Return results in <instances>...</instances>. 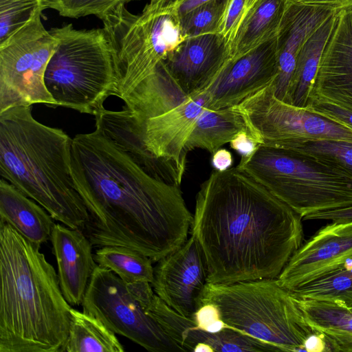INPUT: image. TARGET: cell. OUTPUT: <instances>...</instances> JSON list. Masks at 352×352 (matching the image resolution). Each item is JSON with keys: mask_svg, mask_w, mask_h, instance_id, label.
I'll use <instances>...</instances> for the list:
<instances>
[{"mask_svg": "<svg viewBox=\"0 0 352 352\" xmlns=\"http://www.w3.org/2000/svg\"><path fill=\"white\" fill-rule=\"evenodd\" d=\"M95 130L72 140L71 169L89 214L93 246L131 248L158 262L187 241L193 214L184 174L148 151L129 111L104 109Z\"/></svg>", "mask_w": 352, "mask_h": 352, "instance_id": "1", "label": "cell"}, {"mask_svg": "<svg viewBox=\"0 0 352 352\" xmlns=\"http://www.w3.org/2000/svg\"><path fill=\"white\" fill-rule=\"evenodd\" d=\"M190 229L219 284L277 278L304 236L302 217L237 166L201 184Z\"/></svg>", "mask_w": 352, "mask_h": 352, "instance_id": "2", "label": "cell"}, {"mask_svg": "<svg viewBox=\"0 0 352 352\" xmlns=\"http://www.w3.org/2000/svg\"><path fill=\"white\" fill-rule=\"evenodd\" d=\"M40 248L0 223V352L65 351L72 307Z\"/></svg>", "mask_w": 352, "mask_h": 352, "instance_id": "3", "label": "cell"}, {"mask_svg": "<svg viewBox=\"0 0 352 352\" xmlns=\"http://www.w3.org/2000/svg\"><path fill=\"white\" fill-rule=\"evenodd\" d=\"M69 136L36 120L30 107L0 113V175L57 221L82 231L87 208L71 169Z\"/></svg>", "mask_w": 352, "mask_h": 352, "instance_id": "4", "label": "cell"}, {"mask_svg": "<svg viewBox=\"0 0 352 352\" xmlns=\"http://www.w3.org/2000/svg\"><path fill=\"white\" fill-rule=\"evenodd\" d=\"M57 45L45 73L56 105L96 116L117 95L116 54L104 28L77 30L72 23L50 30Z\"/></svg>", "mask_w": 352, "mask_h": 352, "instance_id": "5", "label": "cell"}, {"mask_svg": "<svg viewBox=\"0 0 352 352\" xmlns=\"http://www.w3.org/2000/svg\"><path fill=\"white\" fill-rule=\"evenodd\" d=\"M214 304L230 328L276 347L278 351H305V342L316 333L293 293L276 279L230 284L207 283L201 305Z\"/></svg>", "mask_w": 352, "mask_h": 352, "instance_id": "6", "label": "cell"}, {"mask_svg": "<svg viewBox=\"0 0 352 352\" xmlns=\"http://www.w3.org/2000/svg\"><path fill=\"white\" fill-rule=\"evenodd\" d=\"M236 166L302 219L352 205V173L309 154L260 145Z\"/></svg>", "mask_w": 352, "mask_h": 352, "instance_id": "7", "label": "cell"}, {"mask_svg": "<svg viewBox=\"0 0 352 352\" xmlns=\"http://www.w3.org/2000/svg\"><path fill=\"white\" fill-rule=\"evenodd\" d=\"M148 0L141 13L126 7L103 22L116 54L117 97L122 99L147 78L186 38L175 4Z\"/></svg>", "mask_w": 352, "mask_h": 352, "instance_id": "8", "label": "cell"}, {"mask_svg": "<svg viewBox=\"0 0 352 352\" xmlns=\"http://www.w3.org/2000/svg\"><path fill=\"white\" fill-rule=\"evenodd\" d=\"M154 295L150 283H127L97 265L81 305L116 334L148 351L185 352L147 312Z\"/></svg>", "mask_w": 352, "mask_h": 352, "instance_id": "9", "label": "cell"}, {"mask_svg": "<svg viewBox=\"0 0 352 352\" xmlns=\"http://www.w3.org/2000/svg\"><path fill=\"white\" fill-rule=\"evenodd\" d=\"M42 12L0 43V113L38 103L56 106L44 77L57 40L44 27Z\"/></svg>", "mask_w": 352, "mask_h": 352, "instance_id": "10", "label": "cell"}, {"mask_svg": "<svg viewBox=\"0 0 352 352\" xmlns=\"http://www.w3.org/2000/svg\"><path fill=\"white\" fill-rule=\"evenodd\" d=\"M274 81L232 107L261 145L283 148L295 142L316 140L352 143L351 128L279 100L274 95Z\"/></svg>", "mask_w": 352, "mask_h": 352, "instance_id": "11", "label": "cell"}, {"mask_svg": "<svg viewBox=\"0 0 352 352\" xmlns=\"http://www.w3.org/2000/svg\"><path fill=\"white\" fill-rule=\"evenodd\" d=\"M207 279L203 251L191 235L179 249L158 261L151 285L155 294L168 307L192 319L201 305Z\"/></svg>", "mask_w": 352, "mask_h": 352, "instance_id": "12", "label": "cell"}, {"mask_svg": "<svg viewBox=\"0 0 352 352\" xmlns=\"http://www.w3.org/2000/svg\"><path fill=\"white\" fill-rule=\"evenodd\" d=\"M352 262V221H331L291 257L276 278L283 288L298 286Z\"/></svg>", "mask_w": 352, "mask_h": 352, "instance_id": "13", "label": "cell"}, {"mask_svg": "<svg viewBox=\"0 0 352 352\" xmlns=\"http://www.w3.org/2000/svg\"><path fill=\"white\" fill-rule=\"evenodd\" d=\"M276 37L245 55L229 60L207 89L206 107L235 106L274 81L278 75Z\"/></svg>", "mask_w": 352, "mask_h": 352, "instance_id": "14", "label": "cell"}, {"mask_svg": "<svg viewBox=\"0 0 352 352\" xmlns=\"http://www.w3.org/2000/svg\"><path fill=\"white\" fill-rule=\"evenodd\" d=\"M209 99L207 89L191 94L167 112L135 125L148 151L175 165L185 173L186 142ZM134 121V120H133Z\"/></svg>", "mask_w": 352, "mask_h": 352, "instance_id": "15", "label": "cell"}, {"mask_svg": "<svg viewBox=\"0 0 352 352\" xmlns=\"http://www.w3.org/2000/svg\"><path fill=\"white\" fill-rule=\"evenodd\" d=\"M230 58V45L219 33L186 37L164 60L188 95L206 91Z\"/></svg>", "mask_w": 352, "mask_h": 352, "instance_id": "16", "label": "cell"}, {"mask_svg": "<svg viewBox=\"0 0 352 352\" xmlns=\"http://www.w3.org/2000/svg\"><path fill=\"white\" fill-rule=\"evenodd\" d=\"M147 312L185 351H278L276 347L232 328L218 333L204 331L192 320L168 307L155 294Z\"/></svg>", "mask_w": 352, "mask_h": 352, "instance_id": "17", "label": "cell"}, {"mask_svg": "<svg viewBox=\"0 0 352 352\" xmlns=\"http://www.w3.org/2000/svg\"><path fill=\"white\" fill-rule=\"evenodd\" d=\"M310 96L352 111V7L341 8L339 12L337 25L324 48Z\"/></svg>", "mask_w": 352, "mask_h": 352, "instance_id": "18", "label": "cell"}, {"mask_svg": "<svg viewBox=\"0 0 352 352\" xmlns=\"http://www.w3.org/2000/svg\"><path fill=\"white\" fill-rule=\"evenodd\" d=\"M337 9L289 0L276 36L278 75L274 95L286 102L298 55L309 36Z\"/></svg>", "mask_w": 352, "mask_h": 352, "instance_id": "19", "label": "cell"}, {"mask_svg": "<svg viewBox=\"0 0 352 352\" xmlns=\"http://www.w3.org/2000/svg\"><path fill=\"white\" fill-rule=\"evenodd\" d=\"M50 241L61 292L70 305H80L98 265L93 245L82 230L58 223L54 226Z\"/></svg>", "mask_w": 352, "mask_h": 352, "instance_id": "20", "label": "cell"}, {"mask_svg": "<svg viewBox=\"0 0 352 352\" xmlns=\"http://www.w3.org/2000/svg\"><path fill=\"white\" fill-rule=\"evenodd\" d=\"M0 220L30 242L41 245L50 239L54 219L38 204L3 178L0 180Z\"/></svg>", "mask_w": 352, "mask_h": 352, "instance_id": "21", "label": "cell"}, {"mask_svg": "<svg viewBox=\"0 0 352 352\" xmlns=\"http://www.w3.org/2000/svg\"><path fill=\"white\" fill-rule=\"evenodd\" d=\"M337 9L307 38L297 57L285 102L307 108L324 48L337 25Z\"/></svg>", "mask_w": 352, "mask_h": 352, "instance_id": "22", "label": "cell"}, {"mask_svg": "<svg viewBox=\"0 0 352 352\" xmlns=\"http://www.w3.org/2000/svg\"><path fill=\"white\" fill-rule=\"evenodd\" d=\"M289 0H258L247 12L230 44V60L236 59L274 38Z\"/></svg>", "mask_w": 352, "mask_h": 352, "instance_id": "23", "label": "cell"}, {"mask_svg": "<svg viewBox=\"0 0 352 352\" xmlns=\"http://www.w3.org/2000/svg\"><path fill=\"white\" fill-rule=\"evenodd\" d=\"M244 129H247L242 116L232 107L217 110L205 107L195 122L186 150L203 148L213 154Z\"/></svg>", "mask_w": 352, "mask_h": 352, "instance_id": "24", "label": "cell"}, {"mask_svg": "<svg viewBox=\"0 0 352 352\" xmlns=\"http://www.w3.org/2000/svg\"><path fill=\"white\" fill-rule=\"evenodd\" d=\"M70 325L65 345L67 352H123L116 336L96 316L70 309Z\"/></svg>", "mask_w": 352, "mask_h": 352, "instance_id": "25", "label": "cell"}, {"mask_svg": "<svg viewBox=\"0 0 352 352\" xmlns=\"http://www.w3.org/2000/svg\"><path fill=\"white\" fill-rule=\"evenodd\" d=\"M295 297L310 327L326 341L352 335L350 307L331 301Z\"/></svg>", "mask_w": 352, "mask_h": 352, "instance_id": "26", "label": "cell"}, {"mask_svg": "<svg viewBox=\"0 0 352 352\" xmlns=\"http://www.w3.org/2000/svg\"><path fill=\"white\" fill-rule=\"evenodd\" d=\"M94 257L98 265L110 270L125 282L151 284L154 280L153 261L131 248L104 246L96 250Z\"/></svg>", "mask_w": 352, "mask_h": 352, "instance_id": "27", "label": "cell"}, {"mask_svg": "<svg viewBox=\"0 0 352 352\" xmlns=\"http://www.w3.org/2000/svg\"><path fill=\"white\" fill-rule=\"evenodd\" d=\"M302 298L327 300L352 306V262L325 273L292 289Z\"/></svg>", "mask_w": 352, "mask_h": 352, "instance_id": "28", "label": "cell"}, {"mask_svg": "<svg viewBox=\"0 0 352 352\" xmlns=\"http://www.w3.org/2000/svg\"><path fill=\"white\" fill-rule=\"evenodd\" d=\"M134 1L140 0H43V8L54 10L59 15L72 19L94 15L103 23Z\"/></svg>", "mask_w": 352, "mask_h": 352, "instance_id": "29", "label": "cell"}, {"mask_svg": "<svg viewBox=\"0 0 352 352\" xmlns=\"http://www.w3.org/2000/svg\"><path fill=\"white\" fill-rule=\"evenodd\" d=\"M228 0H213L204 3L179 19L186 37L219 33Z\"/></svg>", "mask_w": 352, "mask_h": 352, "instance_id": "30", "label": "cell"}, {"mask_svg": "<svg viewBox=\"0 0 352 352\" xmlns=\"http://www.w3.org/2000/svg\"><path fill=\"white\" fill-rule=\"evenodd\" d=\"M283 148L309 154L338 165L352 173L351 142L335 140H305L295 142Z\"/></svg>", "mask_w": 352, "mask_h": 352, "instance_id": "31", "label": "cell"}, {"mask_svg": "<svg viewBox=\"0 0 352 352\" xmlns=\"http://www.w3.org/2000/svg\"><path fill=\"white\" fill-rule=\"evenodd\" d=\"M43 0H0V43L23 28L38 12Z\"/></svg>", "mask_w": 352, "mask_h": 352, "instance_id": "32", "label": "cell"}, {"mask_svg": "<svg viewBox=\"0 0 352 352\" xmlns=\"http://www.w3.org/2000/svg\"><path fill=\"white\" fill-rule=\"evenodd\" d=\"M247 12V0H228L219 34L230 46Z\"/></svg>", "mask_w": 352, "mask_h": 352, "instance_id": "33", "label": "cell"}, {"mask_svg": "<svg viewBox=\"0 0 352 352\" xmlns=\"http://www.w3.org/2000/svg\"><path fill=\"white\" fill-rule=\"evenodd\" d=\"M191 320L197 327L208 333H218L230 328L221 320L217 306L210 302L201 304Z\"/></svg>", "mask_w": 352, "mask_h": 352, "instance_id": "34", "label": "cell"}, {"mask_svg": "<svg viewBox=\"0 0 352 352\" xmlns=\"http://www.w3.org/2000/svg\"><path fill=\"white\" fill-rule=\"evenodd\" d=\"M307 108L352 129L350 110L315 96H310Z\"/></svg>", "mask_w": 352, "mask_h": 352, "instance_id": "35", "label": "cell"}, {"mask_svg": "<svg viewBox=\"0 0 352 352\" xmlns=\"http://www.w3.org/2000/svg\"><path fill=\"white\" fill-rule=\"evenodd\" d=\"M229 143L230 147L241 155V160L250 158L261 145L247 129L239 132Z\"/></svg>", "mask_w": 352, "mask_h": 352, "instance_id": "36", "label": "cell"}, {"mask_svg": "<svg viewBox=\"0 0 352 352\" xmlns=\"http://www.w3.org/2000/svg\"><path fill=\"white\" fill-rule=\"evenodd\" d=\"M302 220H329L331 221H352V205L311 214L305 217Z\"/></svg>", "mask_w": 352, "mask_h": 352, "instance_id": "37", "label": "cell"}, {"mask_svg": "<svg viewBox=\"0 0 352 352\" xmlns=\"http://www.w3.org/2000/svg\"><path fill=\"white\" fill-rule=\"evenodd\" d=\"M233 164L232 153L226 148H219L212 154V165L215 170L224 171Z\"/></svg>", "mask_w": 352, "mask_h": 352, "instance_id": "38", "label": "cell"}, {"mask_svg": "<svg viewBox=\"0 0 352 352\" xmlns=\"http://www.w3.org/2000/svg\"><path fill=\"white\" fill-rule=\"evenodd\" d=\"M305 351L329 352V348L323 336L316 332L311 335L305 342Z\"/></svg>", "mask_w": 352, "mask_h": 352, "instance_id": "39", "label": "cell"}, {"mask_svg": "<svg viewBox=\"0 0 352 352\" xmlns=\"http://www.w3.org/2000/svg\"><path fill=\"white\" fill-rule=\"evenodd\" d=\"M213 0H177L175 4V12L180 19L192 10Z\"/></svg>", "mask_w": 352, "mask_h": 352, "instance_id": "40", "label": "cell"}, {"mask_svg": "<svg viewBox=\"0 0 352 352\" xmlns=\"http://www.w3.org/2000/svg\"><path fill=\"white\" fill-rule=\"evenodd\" d=\"M306 4L327 6L333 8L352 7V0H292Z\"/></svg>", "mask_w": 352, "mask_h": 352, "instance_id": "41", "label": "cell"}, {"mask_svg": "<svg viewBox=\"0 0 352 352\" xmlns=\"http://www.w3.org/2000/svg\"><path fill=\"white\" fill-rule=\"evenodd\" d=\"M258 0H247L248 10Z\"/></svg>", "mask_w": 352, "mask_h": 352, "instance_id": "42", "label": "cell"}]
</instances>
